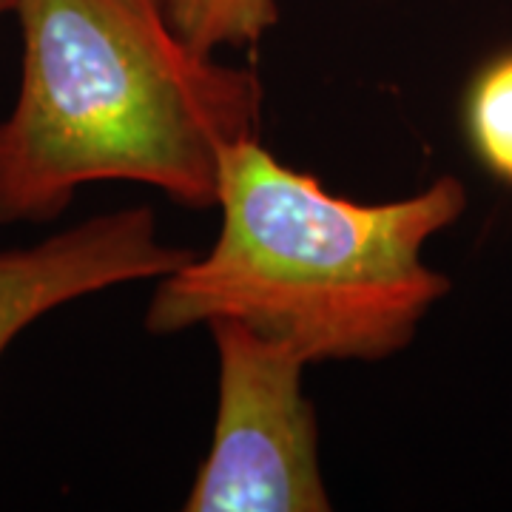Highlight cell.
<instances>
[{
  "mask_svg": "<svg viewBox=\"0 0 512 512\" xmlns=\"http://www.w3.org/2000/svg\"><path fill=\"white\" fill-rule=\"evenodd\" d=\"M12 12L23 69L0 120V222L57 220L92 183L217 208L225 151L262 126L254 69L194 49L165 0H15Z\"/></svg>",
  "mask_w": 512,
  "mask_h": 512,
  "instance_id": "cell-1",
  "label": "cell"
},
{
  "mask_svg": "<svg viewBox=\"0 0 512 512\" xmlns=\"http://www.w3.org/2000/svg\"><path fill=\"white\" fill-rule=\"evenodd\" d=\"M467 131L478 160L512 185V55L484 66L467 97Z\"/></svg>",
  "mask_w": 512,
  "mask_h": 512,
  "instance_id": "cell-6",
  "label": "cell"
},
{
  "mask_svg": "<svg viewBox=\"0 0 512 512\" xmlns=\"http://www.w3.org/2000/svg\"><path fill=\"white\" fill-rule=\"evenodd\" d=\"M220 359L217 421L188 512H328L319 427L299 350L237 319L208 322Z\"/></svg>",
  "mask_w": 512,
  "mask_h": 512,
  "instance_id": "cell-3",
  "label": "cell"
},
{
  "mask_svg": "<svg viewBox=\"0 0 512 512\" xmlns=\"http://www.w3.org/2000/svg\"><path fill=\"white\" fill-rule=\"evenodd\" d=\"M174 29L200 52L256 46L279 20L276 0H165Z\"/></svg>",
  "mask_w": 512,
  "mask_h": 512,
  "instance_id": "cell-5",
  "label": "cell"
},
{
  "mask_svg": "<svg viewBox=\"0 0 512 512\" xmlns=\"http://www.w3.org/2000/svg\"><path fill=\"white\" fill-rule=\"evenodd\" d=\"M12 6H15V0H0V15L12 12Z\"/></svg>",
  "mask_w": 512,
  "mask_h": 512,
  "instance_id": "cell-7",
  "label": "cell"
},
{
  "mask_svg": "<svg viewBox=\"0 0 512 512\" xmlns=\"http://www.w3.org/2000/svg\"><path fill=\"white\" fill-rule=\"evenodd\" d=\"M217 208L208 254L157 279L151 333L237 319L311 365L382 362L413 342L450 291L421 251L464 214L467 188L439 177L404 200H345L248 137L222 157Z\"/></svg>",
  "mask_w": 512,
  "mask_h": 512,
  "instance_id": "cell-2",
  "label": "cell"
},
{
  "mask_svg": "<svg viewBox=\"0 0 512 512\" xmlns=\"http://www.w3.org/2000/svg\"><path fill=\"white\" fill-rule=\"evenodd\" d=\"M191 256V248L160 237V222L146 205L77 222L29 248L0 251V359L46 313L126 282L163 279Z\"/></svg>",
  "mask_w": 512,
  "mask_h": 512,
  "instance_id": "cell-4",
  "label": "cell"
}]
</instances>
